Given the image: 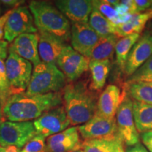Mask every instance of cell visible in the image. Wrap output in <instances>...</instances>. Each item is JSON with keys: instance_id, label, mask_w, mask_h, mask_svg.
Masks as SVG:
<instances>
[{"instance_id": "cell-1", "label": "cell", "mask_w": 152, "mask_h": 152, "mask_svg": "<svg viewBox=\"0 0 152 152\" xmlns=\"http://www.w3.org/2000/svg\"><path fill=\"white\" fill-rule=\"evenodd\" d=\"M62 104L61 92L33 96L20 93L9 96L2 108V114L4 120L9 121H30Z\"/></svg>"}, {"instance_id": "cell-2", "label": "cell", "mask_w": 152, "mask_h": 152, "mask_svg": "<svg viewBox=\"0 0 152 152\" xmlns=\"http://www.w3.org/2000/svg\"><path fill=\"white\" fill-rule=\"evenodd\" d=\"M97 92L90 89L86 80L68 83L62 90L64 109L72 126L83 125L97 110Z\"/></svg>"}, {"instance_id": "cell-3", "label": "cell", "mask_w": 152, "mask_h": 152, "mask_svg": "<svg viewBox=\"0 0 152 152\" xmlns=\"http://www.w3.org/2000/svg\"><path fill=\"white\" fill-rule=\"evenodd\" d=\"M28 8L38 31L52 34L66 42L70 41L71 23L56 7L46 1H31Z\"/></svg>"}, {"instance_id": "cell-4", "label": "cell", "mask_w": 152, "mask_h": 152, "mask_svg": "<svg viewBox=\"0 0 152 152\" xmlns=\"http://www.w3.org/2000/svg\"><path fill=\"white\" fill-rule=\"evenodd\" d=\"M66 78L56 64L42 62L34 67L26 93L29 96L61 92Z\"/></svg>"}, {"instance_id": "cell-5", "label": "cell", "mask_w": 152, "mask_h": 152, "mask_svg": "<svg viewBox=\"0 0 152 152\" xmlns=\"http://www.w3.org/2000/svg\"><path fill=\"white\" fill-rule=\"evenodd\" d=\"M11 96L26 91L33 73V64L9 49L5 62Z\"/></svg>"}, {"instance_id": "cell-6", "label": "cell", "mask_w": 152, "mask_h": 152, "mask_svg": "<svg viewBox=\"0 0 152 152\" xmlns=\"http://www.w3.org/2000/svg\"><path fill=\"white\" fill-rule=\"evenodd\" d=\"M36 134L33 122L4 121L0 123V146L23 147Z\"/></svg>"}, {"instance_id": "cell-7", "label": "cell", "mask_w": 152, "mask_h": 152, "mask_svg": "<svg viewBox=\"0 0 152 152\" xmlns=\"http://www.w3.org/2000/svg\"><path fill=\"white\" fill-rule=\"evenodd\" d=\"M84 140H102L113 142L120 138L115 118H107L95 114L90 121L77 128Z\"/></svg>"}, {"instance_id": "cell-8", "label": "cell", "mask_w": 152, "mask_h": 152, "mask_svg": "<svg viewBox=\"0 0 152 152\" xmlns=\"http://www.w3.org/2000/svg\"><path fill=\"white\" fill-rule=\"evenodd\" d=\"M115 121L119 137L127 147L140 143V135L134 125L132 113V99L125 94L117 113Z\"/></svg>"}, {"instance_id": "cell-9", "label": "cell", "mask_w": 152, "mask_h": 152, "mask_svg": "<svg viewBox=\"0 0 152 152\" xmlns=\"http://www.w3.org/2000/svg\"><path fill=\"white\" fill-rule=\"evenodd\" d=\"M90 60L66 45L56 61V65L66 77V80L75 82L89 70Z\"/></svg>"}, {"instance_id": "cell-10", "label": "cell", "mask_w": 152, "mask_h": 152, "mask_svg": "<svg viewBox=\"0 0 152 152\" xmlns=\"http://www.w3.org/2000/svg\"><path fill=\"white\" fill-rule=\"evenodd\" d=\"M34 18L29 8L25 6L15 7L6 23L4 38L8 42L25 33H37Z\"/></svg>"}, {"instance_id": "cell-11", "label": "cell", "mask_w": 152, "mask_h": 152, "mask_svg": "<svg viewBox=\"0 0 152 152\" xmlns=\"http://www.w3.org/2000/svg\"><path fill=\"white\" fill-rule=\"evenodd\" d=\"M33 125L36 134L49 137L65 130L71 123L64 106L61 105L42 114L34 120Z\"/></svg>"}, {"instance_id": "cell-12", "label": "cell", "mask_w": 152, "mask_h": 152, "mask_svg": "<svg viewBox=\"0 0 152 152\" xmlns=\"http://www.w3.org/2000/svg\"><path fill=\"white\" fill-rule=\"evenodd\" d=\"M100 37L87 23H73L71 28V47L90 59L93 48Z\"/></svg>"}, {"instance_id": "cell-13", "label": "cell", "mask_w": 152, "mask_h": 152, "mask_svg": "<svg viewBox=\"0 0 152 152\" xmlns=\"http://www.w3.org/2000/svg\"><path fill=\"white\" fill-rule=\"evenodd\" d=\"M152 55V35L145 31L134 44L125 63L124 73L128 77Z\"/></svg>"}, {"instance_id": "cell-14", "label": "cell", "mask_w": 152, "mask_h": 152, "mask_svg": "<svg viewBox=\"0 0 152 152\" xmlns=\"http://www.w3.org/2000/svg\"><path fill=\"white\" fill-rule=\"evenodd\" d=\"M83 141L77 127L66 129L49 137L46 141L47 152H72L82 149Z\"/></svg>"}, {"instance_id": "cell-15", "label": "cell", "mask_w": 152, "mask_h": 152, "mask_svg": "<svg viewBox=\"0 0 152 152\" xmlns=\"http://www.w3.org/2000/svg\"><path fill=\"white\" fill-rule=\"evenodd\" d=\"M56 8L72 23H87L93 9L90 0H58Z\"/></svg>"}, {"instance_id": "cell-16", "label": "cell", "mask_w": 152, "mask_h": 152, "mask_svg": "<svg viewBox=\"0 0 152 152\" xmlns=\"http://www.w3.org/2000/svg\"><path fill=\"white\" fill-rule=\"evenodd\" d=\"M38 33L22 34L11 42L9 49L30 61L35 67L41 63L38 52Z\"/></svg>"}, {"instance_id": "cell-17", "label": "cell", "mask_w": 152, "mask_h": 152, "mask_svg": "<svg viewBox=\"0 0 152 152\" xmlns=\"http://www.w3.org/2000/svg\"><path fill=\"white\" fill-rule=\"evenodd\" d=\"M125 94L126 91L121 92V89L116 85H108L99 96L96 114L107 118H115Z\"/></svg>"}, {"instance_id": "cell-18", "label": "cell", "mask_w": 152, "mask_h": 152, "mask_svg": "<svg viewBox=\"0 0 152 152\" xmlns=\"http://www.w3.org/2000/svg\"><path fill=\"white\" fill-rule=\"evenodd\" d=\"M38 52L42 62L56 64L63 49L67 44L58 37L46 32L38 31Z\"/></svg>"}, {"instance_id": "cell-19", "label": "cell", "mask_w": 152, "mask_h": 152, "mask_svg": "<svg viewBox=\"0 0 152 152\" xmlns=\"http://www.w3.org/2000/svg\"><path fill=\"white\" fill-rule=\"evenodd\" d=\"M111 68V63L110 60L90 61L89 69L91 73V83H90L91 90L98 92L103 89Z\"/></svg>"}, {"instance_id": "cell-20", "label": "cell", "mask_w": 152, "mask_h": 152, "mask_svg": "<svg viewBox=\"0 0 152 152\" xmlns=\"http://www.w3.org/2000/svg\"><path fill=\"white\" fill-rule=\"evenodd\" d=\"M132 113L138 133L152 130V105L132 100Z\"/></svg>"}, {"instance_id": "cell-21", "label": "cell", "mask_w": 152, "mask_h": 152, "mask_svg": "<svg viewBox=\"0 0 152 152\" xmlns=\"http://www.w3.org/2000/svg\"><path fill=\"white\" fill-rule=\"evenodd\" d=\"M118 36L110 35L100 37L93 48L90 56V61L110 60L115 52V45L119 40Z\"/></svg>"}, {"instance_id": "cell-22", "label": "cell", "mask_w": 152, "mask_h": 152, "mask_svg": "<svg viewBox=\"0 0 152 152\" xmlns=\"http://www.w3.org/2000/svg\"><path fill=\"white\" fill-rule=\"evenodd\" d=\"M88 23L99 37H104L110 35L118 36L117 25L108 20L96 9L93 8Z\"/></svg>"}, {"instance_id": "cell-23", "label": "cell", "mask_w": 152, "mask_h": 152, "mask_svg": "<svg viewBox=\"0 0 152 152\" xmlns=\"http://www.w3.org/2000/svg\"><path fill=\"white\" fill-rule=\"evenodd\" d=\"M125 91L133 100L152 105V82L126 84Z\"/></svg>"}, {"instance_id": "cell-24", "label": "cell", "mask_w": 152, "mask_h": 152, "mask_svg": "<svg viewBox=\"0 0 152 152\" xmlns=\"http://www.w3.org/2000/svg\"><path fill=\"white\" fill-rule=\"evenodd\" d=\"M140 37V34L134 33L120 38L118 41L115 48L116 63L119 68L123 71H124L129 53Z\"/></svg>"}, {"instance_id": "cell-25", "label": "cell", "mask_w": 152, "mask_h": 152, "mask_svg": "<svg viewBox=\"0 0 152 152\" xmlns=\"http://www.w3.org/2000/svg\"><path fill=\"white\" fill-rule=\"evenodd\" d=\"M92 1L93 8L96 9L101 14L113 23L120 24L119 14L115 7L109 4L106 0H94Z\"/></svg>"}, {"instance_id": "cell-26", "label": "cell", "mask_w": 152, "mask_h": 152, "mask_svg": "<svg viewBox=\"0 0 152 152\" xmlns=\"http://www.w3.org/2000/svg\"><path fill=\"white\" fill-rule=\"evenodd\" d=\"M138 82H152V55L141 67L128 77L126 84Z\"/></svg>"}, {"instance_id": "cell-27", "label": "cell", "mask_w": 152, "mask_h": 152, "mask_svg": "<svg viewBox=\"0 0 152 152\" xmlns=\"http://www.w3.org/2000/svg\"><path fill=\"white\" fill-rule=\"evenodd\" d=\"M113 141L109 142L102 140H84L82 144L83 152H111Z\"/></svg>"}, {"instance_id": "cell-28", "label": "cell", "mask_w": 152, "mask_h": 152, "mask_svg": "<svg viewBox=\"0 0 152 152\" xmlns=\"http://www.w3.org/2000/svg\"><path fill=\"white\" fill-rule=\"evenodd\" d=\"M10 96V88L6 71L5 63L3 60L0 59V101L2 108Z\"/></svg>"}, {"instance_id": "cell-29", "label": "cell", "mask_w": 152, "mask_h": 152, "mask_svg": "<svg viewBox=\"0 0 152 152\" xmlns=\"http://www.w3.org/2000/svg\"><path fill=\"white\" fill-rule=\"evenodd\" d=\"M45 137L36 134L24 146L20 152H47Z\"/></svg>"}, {"instance_id": "cell-30", "label": "cell", "mask_w": 152, "mask_h": 152, "mask_svg": "<svg viewBox=\"0 0 152 152\" xmlns=\"http://www.w3.org/2000/svg\"><path fill=\"white\" fill-rule=\"evenodd\" d=\"M141 140L147 149L152 152V130L142 133Z\"/></svg>"}, {"instance_id": "cell-31", "label": "cell", "mask_w": 152, "mask_h": 152, "mask_svg": "<svg viewBox=\"0 0 152 152\" xmlns=\"http://www.w3.org/2000/svg\"><path fill=\"white\" fill-rule=\"evenodd\" d=\"M11 12H12V9L6 12L2 16L0 17V40H1V39L4 37V28L6 23L8 20Z\"/></svg>"}, {"instance_id": "cell-32", "label": "cell", "mask_w": 152, "mask_h": 152, "mask_svg": "<svg viewBox=\"0 0 152 152\" xmlns=\"http://www.w3.org/2000/svg\"><path fill=\"white\" fill-rule=\"evenodd\" d=\"M9 52V42L5 40H0V59H7Z\"/></svg>"}, {"instance_id": "cell-33", "label": "cell", "mask_w": 152, "mask_h": 152, "mask_svg": "<svg viewBox=\"0 0 152 152\" xmlns=\"http://www.w3.org/2000/svg\"><path fill=\"white\" fill-rule=\"evenodd\" d=\"M125 152H149L146 149L145 147L141 143H138L132 147H127Z\"/></svg>"}, {"instance_id": "cell-34", "label": "cell", "mask_w": 152, "mask_h": 152, "mask_svg": "<svg viewBox=\"0 0 152 152\" xmlns=\"http://www.w3.org/2000/svg\"><path fill=\"white\" fill-rule=\"evenodd\" d=\"M111 152H125L123 148V143L122 140L118 138L113 141V146Z\"/></svg>"}, {"instance_id": "cell-35", "label": "cell", "mask_w": 152, "mask_h": 152, "mask_svg": "<svg viewBox=\"0 0 152 152\" xmlns=\"http://www.w3.org/2000/svg\"><path fill=\"white\" fill-rule=\"evenodd\" d=\"M4 4L9 6V7H18V5L22 4L24 2L23 1H18V0H3L1 1Z\"/></svg>"}, {"instance_id": "cell-36", "label": "cell", "mask_w": 152, "mask_h": 152, "mask_svg": "<svg viewBox=\"0 0 152 152\" xmlns=\"http://www.w3.org/2000/svg\"><path fill=\"white\" fill-rule=\"evenodd\" d=\"M147 26V29L146 30V31H147L150 35H152V19L148 22Z\"/></svg>"}, {"instance_id": "cell-37", "label": "cell", "mask_w": 152, "mask_h": 152, "mask_svg": "<svg viewBox=\"0 0 152 152\" xmlns=\"http://www.w3.org/2000/svg\"><path fill=\"white\" fill-rule=\"evenodd\" d=\"M0 121H1V122L5 121L4 118L3 114H2V106H1V101H0Z\"/></svg>"}, {"instance_id": "cell-38", "label": "cell", "mask_w": 152, "mask_h": 152, "mask_svg": "<svg viewBox=\"0 0 152 152\" xmlns=\"http://www.w3.org/2000/svg\"><path fill=\"white\" fill-rule=\"evenodd\" d=\"M0 152H7L5 149V147H1V146H0Z\"/></svg>"}, {"instance_id": "cell-39", "label": "cell", "mask_w": 152, "mask_h": 152, "mask_svg": "<svg viewBox=\"0 0 152 152\" xmlns=\"http://www.w3.org/2000/svg\"><path fill=\"white\" fill-rule=\"evenodd\" d=\"M72 152H83V149H79V150H76V151H72Z\"/></svg>"}, {"instance_id": "cell-40", "label": "cell", "mask_w": 152, "mask_h": 152, "mask_svg": "<svg viewBox=\"0 0 152 152\" xmlns=\"http://www.w3.org/2000/svg\"><path fill=\"white\" fill-rule=\"evenodd\" d=\"M0 13H1V9H0Z\"/></svg>"}, {"instance_id": "cell-41", "label": "cell", "mask_w": 152, "mask_h": 152, "mask_svg": "<svg viewBox=\"0 0 152 152\" xmlns=\"http://www.w3.org/2000/svg\"><path fill=\"white\" fill-rule=\"evenodd\" d=\"M0 123H1V121H0Z\"/></svg>"}]
</instances>
